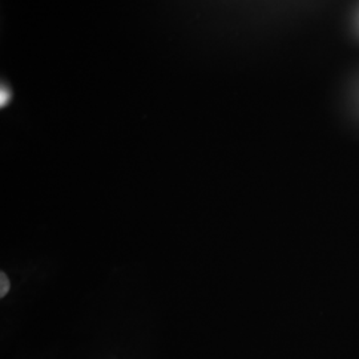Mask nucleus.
<instances>
[{
    "label": "nucleus",
    "instance_id": "nucleus-1",
    "mask_svg": "<svg viewBox=\"0 0 359 359\" xmlns=\"http://www.w3.org/2000/svg\"><path fill=\"white\" fill-rule=\"evenodd\" d=\"M10 287H11V285H10V280H8L7 274L4 271H1L0 273V297L1 298H4L7 295V293L10 292Z\"/></svg>",
    "mask_w": 359,
    "mask_h": 359
}]
</instances>
